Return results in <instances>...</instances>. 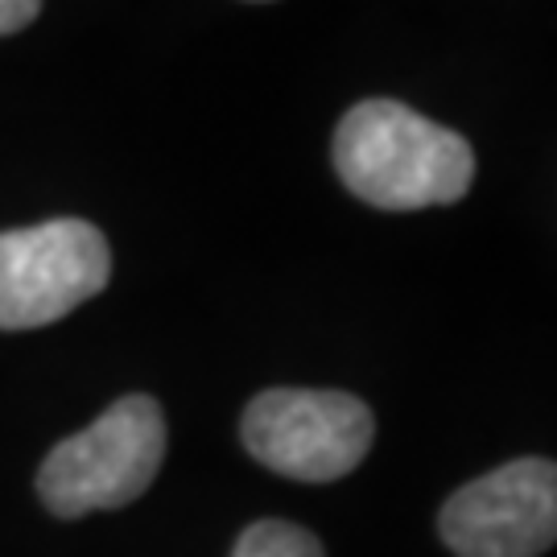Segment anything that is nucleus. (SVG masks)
Instances as JSON below:
<instances>
[{
    "label": "nucleus",
    "instance_id": "f257e3e1",
    "mask_svg": "<svg viewBox=\"0 0 557 557\" xmlns=\"http://www.w3.org/2000/svg\"><path fill=\"white\" fill-rule=\"evenodd\" d=\"M335 170L380 211L450 207L475 182V149L409 103L363 100L335 128Z\"/></svg>",
    "mask_w": 557,
    "mask_h": 557
},
{
    "label": "nucleus",
    "instance_id": "f03ea898",
    "mask_svg": "<svg viewBox=\"0 0 557 557\" xmlns=\"http://www.w3.org/2000/svg\"><path fill=\"white\" fill-rule=\"evenodd\" d=\"M165 458V418L145 393L120 397L87 430L62 438L38 471L41 504L62 520L124 508L158 479Z\"/></svg>",
    "mask_w": 557,
    "mask_h": 557
},
{
    "label": "nucleus",
    "instance_id": "7ed1b4c3",
    "mask_svg": "<svg viewBox=\"0 0 557 557\" xmlns=\"http://www.w3.org/2000/svg\"><path fill=\"white\" fill-rule=\"evenodd\" d=\"M239 438L260 467L301 483L351 475L372 450L376 418L351 393L331 388H269L239 421Z\"/></svg>",
    "mask_w": 557,
    "mask_h": 557
},
{
    "label": "nucleus",
    "instance_id": "20e7f679",
    "mask_svg": "<svg viewBox=\"0 0 557 557\" xmlns=\"http://www.w3.org/2000/svg\"><path fill=\"white\" fill-rule=\"evenodd\" d=\"M112 277V248L96 223L50 220L0 232V331L66 319Z\"/></svg>",
    "mask_w": 557,
    "mask_h": 557
},
{
    "label": "nucleus",
    "instance_id": "39448f33",
    "mask_svg": "<svg viewBox=\"0 0 557 557\" xmlns=\"http://www.w3.org/2000/svg\"><path fill=\"white\" fill-rule=\"evenodd\" d=\"M438 533L458 557H541L557 537V467L512 458L442 504Z\"/></svg>",
    "mask_w": 557,
    "mask_h": 557
},
{
    "label": "nucleus",
    "instance_id": "423d86ee",
    "mask_svg": "<svg viewBox=\"0 0 557 557\" xmlns=\"http://www.w3.org/2000/svg\"><path fill=\"white\" fill-rule=\"evenodd\" d=\"M232 557H322L314 533L289 520H257L239 533Z\"/></svg>",
    "mask_w": 557,
    "mask_h": 557
},
{
    "label": "nucleus",
    "instance_id": "0eeeda50",
    "mask_svg": "<svg viewBox=\"0 0 557 557\" xmlns=\"http://www.w3.org/2000/svg\"><path fill=\"white\" fill-rule=\"evenodd\" d=\"M41 13V0H0V38L21 34Z\"/></svg>",
    "mask_w": 557,
    "mask_h": 557
}]
</instances>
